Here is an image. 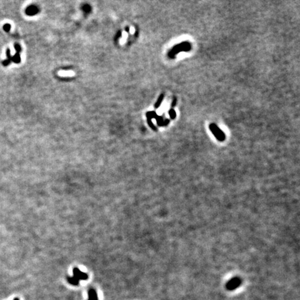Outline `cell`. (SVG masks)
<instances>
[{"instance_id":"2e32d148","label":"cell","mask_w":300,"mask_h":300,"mask_svg":"<svg viewBox=\"0 0 300 300\" xmlns=\"http://www.w3.org/2000/svg\"><path fill=\"white\" fill-rule=\"evenodd\" d=\"M169 122H170V120H168V119L165 120V121H163V126L168 125V124H169Z\"/></svg>"},{"instance_id":"6da1fadb","label":"cell","mask_w":300,"mask_h":300,"mask_svg":"<svg viewBox=\"0 0 300 300\" xmlns=\"http://www.w3.org/2000/svg\"><path fill=\"white\" fill-rule=\"evenodd\" d=\"M73 277L76 278L79 281L81 280H87L88 278V276L87 274L81 271L78 268H75L73 269Z\"/></svg>"},{"instance_id":"9c48e42d","label":"cell","mask_w":300,"mask_h":300,"mask_svg":"<svg viewBox=\"0 0 300 300\" xmlns=\"http://www.w3.org/2000/svg\"><path fill=\"white\" fill-rule=\"evenodd\" d=\"M12 61L15 63H20V61H21V58H20V53L16 52L15 54L13 56H12Z\"/></svg>"},{"instance_id":"5b68a950","label":"cell","mask_w":300,"mask_h":300,"mask_svg":"<svg viewBox=\"0 0 300 300\" xmlns=\"http://www.w3.org/2000/svg\"><path fill=\"white\" fill-rule=\"evenodd\" d=\"M146 116H147V123L148 125H149V126L150 127V128H151V129H153V130L154 131H156V127L154 126V125L152 123V122H151V119H152V116H151V113L150 112H147V113H146Z\"/></svg>"},{"instance_id":"8992f818","label":"cell","mask_w":300,"mask_h":300,"mask_svg":"<svg viewBox=\"0 0 300 300\" xmlns=\"http://www.w3.org/2000/svg\"><path fill=\"white\" fill-rule=\"evenodd\" d=\"M38 12V8L35 6H31L30 7L26 9V13H27V14L29 15H33L36 14Z\"/></svg>"},{"instance_id":"e0dca14e","label":"cell","mask_w":300,"mask_h":300,"mask_svg":"<svg viewBox=\"0 0 300 300\" xmlns=\"http://www.w3.org/2000/svg\"><path fill=\"white\" fill-rule=\"evenodd\" d=\"M176 102H177V99H176V98L175 97V98H174V100H173V102H172V107H174V106H175V104H176Z\"/></svg>"},{"instance_id":"ac0fdd59","label":"cell","mask_w":300,"mask_h":300,"mask_svg":"<svg viewBox=\"0 0 300 300\" xmlns=\"http://www.w3.org/2000/svg\"><path fill=\"white\" fill-rule=\"evenodd\" d=\"M126 31H129V27H127V29H126Z\"/></svg>"},{"instance_id":"7c38bea8","label":"cell","mask_w":300,"mask_h":300,"mask_svg":"<svg viewBox=\"0 0 300 300\" xmlns=\"http://www.w3.org/2000/svg\"><path fill=\"white\" fill-rule=\"evenodd\" d=\"M14 47H15V49L16 52H18V53L21 52L22 49H21V47H20V45L19 44H18V43H15Z\"/></svg>"},{"instance_id":"ba28073f","label":"cell","mask_w":300,"mask_h":300,"mask_svg":"<svg viewBox=\"0 0 300 300\" xmlns=\"http://www.w3.org/2000/svg\"><path fill=\"white\" fill-rule=\"evenodd\" d=\"M163 99H164V94H161L160 96H159L158 100H157V101L155 103V104H154L155 108H158L160 107V106L161 105V103L163 102Z\"/></svg>"},{"instance_id":"30bf717a","label":"cell","mask_w":300,"mask_h":300,"mask_svg":"<svg viewBox=\"0 0 300 300\" xmlns=\"http://www.w3.org/2000/svg\"><path fill=\"white\" fill-rule=\"evenodd\" d=\"M209 128H210V130H211V131H212L213 134L214 135V136L215 137V138H217V140H219V141H222V140L221 139V138H220V137L219 136V135L218 134V133L216 132L215 130V129H213V128L212 127V126H211V125L209 126Z\"/></svg>"},{"instance_id":"8fae6325","label":"cell","mask_w":300,"mask_h":300,"mask_svg":"<svg viewBox=\"0 0 300 300\" xmlns=\"http://www.w3.org/2000/svg\"><path fill=\"white\" fill-rule=\"evenodd\" d=\"M155 119H156L157 124H158V126H163V120L162 117L156 115Z\"/></svg>"},{"instance_id":"4fadbf2b","label":"cell","mask_w":300,"mask_h":300,"mask_svg":"<svg viewBox=\"0 0 300 300\" xmlns=\"http://www.w3.org/2000/svg\"><path fill=\"white\" fill-rule=\"evenodd\" d=\"M169 115L170 116V118H171V119H175V117H176V113L175 111H174V109H171V110H170L169 111Z\"/></svg>"},{"instance_id":"d6986e66","label":"cell","mask_w":300,"mask_h":300,"mask_svg":"<svg viewBox=\"0 0 300 300\" xmlns=\"http://www.w3.org/2000/svg\"><path fill=\"white\" fill-rule=\"evenodd\" d=\"M15 300H19L18 299H15Z\"/></svg>"},{"instance_id":"9a60e30c","label":"cell","mask_w":300,"mask_h":300,"mask_svg":"<svg viewBox=\"0 0 300 300\" xmlns=\"http://www.w3.org/2000/svg\"><path fill=\"white\" fill-rule=\"evenodd\" d=\"M3 28H4V30L5 31H6V32H8V31H10L11 27V25H9V24H6V25H4Z\"/></svg>"},{"instance_id":"52a82bcc","label":"cell","mask_w":300,"mask_h":300,"mask_svg":"<svg viewBox=\"0 0 300 300\" xmlns=\"http://www.w3.org/2000/svg\"><path fill=\"white\" fill-rule=\"evenodd\" d=\"M67 280H68V283H70L71 285H73V286H79V281L77 280L74 277H67Z\"/></svg>"},{"instance_id":"5bb4252c","label":"cell","mask_w":300,"mask_h":300,"mask_svg":"<svg viewBox=\"0 0 300 300\" xmlns=\"http://www.w3.org/2000/svg\"><path fill=\"white\" fill-rule=\"evenodd\" d=\"M6 54L7 58H8V59H7V60H8L9 61H11H11H12V56H11V55L10 49H7L6 52Z\"/></svg>"},{"instance_id":"7a4b0ae2","label":"cell","mask_w":300,"mask_h":300,"mask_svg":"<svg viewBox=\"0 0 300 300\" xmlns=\"http://www.w3.org/2000/svg\"><path fill=\"white\" fill-rule=\"evenodd\" d=\"M88 300H98V297L97 292L94 289L90 288L88 292Z\"/></svg>"},{"instance_id":"277c9868","label":"cell","mask_w":300,"mask_h":300,"mask_svg":"<svg viewBox=\"0 0 300 300\" xmlns=\"http://www.w3.org/2000/svg\"><path fill=\"white\" fill-rule=\"evenodd\" d=\"M186 47H190V43H188V42H181V43H180V44L175 45V47L172 48L171 51H176V50H177V49H183V48H186Z\"/></svg>"},{"instance_id":"3957f363","label":"cell","mask_w":300,"mask_h":300,"mask_svg":"<svg viewBox=\"0 0 300 300\" xmlns=\"http://www.w3.org/2000/svg\"><path fill=\"white\" fill-rule=\"evenodd\" d=\"M211 125L212 126V127L215 130L216 132L218 133V134L219 135V136L220 137V138H221V139L222 140V141H224V140H225V133H224L223 131H222L221 129H220V128L218 127L216 125H215V124H211Z\"/></svg>"}]
</instances>
